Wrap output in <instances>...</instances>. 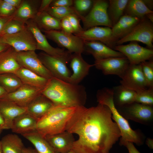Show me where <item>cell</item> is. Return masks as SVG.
<instances>
[{
	"label": "cell",
	"instance_id": "cell-35",
	"mask_svg": "<svg viewBox=\"0 0 153 153\" xmlns=\"http://www.w3.org/2000/svg\"><path fill=\"white\" fill-rule=\"evenodd\" d=\"M56 19L61 21L69 15L75 14L80 17V15L73 6L70 7L50 6L46 11Z\"/></svg>",
	"mask_w": 153,
	"mask_h": 153
},
{
	"label": "cell",
	"instance_id": "cell-18",
	"mask_svg": "<svg viewBox=\"0 0 153 153\" xmlns=\"http://www.w3.org/2000/svg\"><path fill=\"white\" fill-rule=\"evenodd\" d=\"M70 65L72 71L69 82L78 84L88 74L90 68L94 64H90L83 59L81 54H72L70 61Z\"/></svg>",
	"mask_w": 153,
	"mask_h": 153
},
{
	"label": "cell",
	"instance_id": "cell-14",
	"mask_svg": "<svg viewBox=\"0 0 153 153\" xmlns=\"http://www.w3.org/2000/svg\"><path fill=\"white\" fill-rule=\"evenodd\" d=\"M120 78V84L136 92L148 88L140 63L129 64Z\"/></svg>",
	"mask_w": 153,
	"mask_h": 153
},
{
	"label": "cell",
	"instance_id": "cell-37",
	"mask_svg": "<svg viewBox=\"0 0 153 153\" xmlns=\"http://www.w3.org/2000/svg\"><path fill=\"white\" fill-rule=\"evenodd\" d=\"M135 102L143 105L152 106L153 87H150L136 92Z\"/></svg>",
	"mask_w": 153,
	"mask_h": 153
},
{
	"label": "cell",
	"instance_id": "cell-9",
	"mask_svg": "<svg viewBox=\"0 0 153 153\" xmlns=\"http://www.w3.org/2000/svg\"><path fill=\"white\" fill-rule=\"evenodd\" d=\"M47 38L62 48H66L72 53L82 54L84 52V41L72 34L67 33L62 30L44 32Z\"/></svg>",
	"mask_w": 153,
	"mask_h": 153
},
{
	"label": "cell",
	"instance_id": "cell-19",
	"mask_svg": "<svg viewBox=\"0 0 153 153\" xmlns=\"http://www.w3.org/2000/svg\"><path fill=\"white\" fill-rule=\"evenodd\" d=\"M84 52L92 55L95 60L112 57H125L100 42L84 41Z\"/></svg>",
	"mask_w": 153,
	"mask_h": 153
},
{
	"label": "cell",
	"instance_id": "cell-31",
	"mask_svg": "<svg viewBox=\"0 0 153 153\" xmlns=\"http://www.w3.org/2000/svg\"><path fill=\"white\" fill-rule=\"evenodd\" d=\"M22 135L33 144L38 153H56L45 138L36 131Z\"/></svg>",
	"mask_w": 153,
	"mask_h": 153
},
{
	"label": "cell",
	"instance_id": "cell-33",
	"mask_svg": "<svg viewBox=\"0 0 153 153\" xmlns=\"http://www.w3.org/2000/svg\"><path fill=\"white\" fill-rule=\"evenodd\" d=\"M128 0H109L108 13L113 26L124 15Z\"/></svg>",
	"mask_w": 153,
	"mask_h": 153
},
{
	"label": "cell",
	"instance_id": "cell-41",
	"mask_svg": "<svg viewBox=\"0 0 153 153\" xmlns=\"http://www.w3.org/2000/svg\"><path fill=\"white\" fill-rule=\"evenodd\" d=\"M72 27L73 34L76 35L83 31V29L80 24V19L79 16L76 14H71L67 17Z\"/></svg>",
	"mask_w": 153,
	"mask_h": 153
},
{
	"label": "cell",
	"instance_id": "cell-55",
	"mask_svg": "<svg viewBox=\"0 0 153 153\" xmlns=\"http://www.w3.org/2000/svg\"><path fill=\"white\" fill-rule=\"evenodd\" d=\"M67 153H75L74 151L72 149Z\"/></svg>",
	"mask_w": 153,
	"mask_h": 153
},
{
	"label": "cell",
	"instance_id": "cell-54",
	"mask_svg": "<svg viewBox=\"0 0 153 153\" xmlns=\"http://www.w3.org/2000/svg\"><path fill=\"white\" fill-rule=\"evenodd\" d=\"M145 16L150 22H153V12L147 14Z\"/></svg>",
	"mask_w": 153,
	"mask_h": 153
},
{
	"label": "cell",
	"instance_id": "cell-3",
	"mask_svg": "<svg viewBox=\"0 0 153 153\" xmlns=\"http://www.w3.org/2000/svg\"><path fill=\"white\" fill-rule=\"evenodd\" d=\"M96 98L98 103L107 106L112 114V118L116 123L121 134L120 145H124L127 142L134 143L137 145L143 144L144 139L143 135L138 131L133 130L128 121L119 112L113 100V89L104 88L98 90Z\"/></svg>",
	"mask_w": 153,
	"mask_h": 153
},
{
	"label": "cell",
	"instance_id": "cell-23",
	"mask_svg": "<svg viewBox=\"0 0 153 153\" xmlns=\"http://www.w3.org/2000/svg\"><path fill=\"white\" fill-rule=\"evenodd\" d=\"M140 20L137 17L124 15L111 28L112 35L116 42L128 34Z\"/></svg>",
	"mask_w": 153,
	"mask_h": 153
},
{
	"label": "cell",
	"instance_id": "cell-46",
	"mask_svg": "<svg viewBox=\"0 0 153 153\" xmlns=\"http://www.w3.org/2000/svg\"><path fill=\"white\" fill-rule=\"evenodd\" d=\"M13 18V16L8 17H3L0 16V33L6 24Z\"/></svg>",
	"mask_w": 153,
	"mask_h": 153
},
{
	"label": "cell",
	"instance_id": "cell-53",
	"mask_svg": "<svg viewBox=\"0 0 153 153\" xmlns=\"http://www.w3.org/2000/svg\"><path fill=\"white\" fill-rule=\"evenodd\" d=\"M7 94V92L0 85V99L3 97Z\"/></svg>",
	"mask_w": 153,
	"mask_h": 153
},
{
	"label": "cell",
	"instance_id": "cell-52",
	"mask_svg": "<svg viewBox=\"0 0 153 153\" xmlns=\"http://www.w3.org/2000/svg\"><path fill=\"white\" fill-rule=\"evenodd\" d=\"M146 143L151 149H153V140L150 138H147L146 141Z\"/></svg>",
	"mask_w": 153,
	"mask_h": 153
},
{
	"label": "cell",
	"instance_id": "cell-10",
	"mask_svg": "<svg viewBox=\"0 0 153 153\" xmlns=\"http://www.w3.org/2000/svg\"><path fill=\"white\" fill-rule=\"evenodd\" d=\"M114 50L122 54L131 64H138L152 59L153 49L143 47L136 42L115 46Z\"/></svg>",
	"mask_w": 153,
	"mask_h": 153
},
{
	"label": "cell",
	"instance_id": "cell-29",
	"mask_svg": "<svg viewBox=\"0 0 153 153\" xmlns=\"http://www.w3.org/2000/svg\"><path fill=\"white\" fill-rule=\"evenodd\" d=\"M115 105L122 106L135 102L136 92L120 84L113 88Z\"/></svg>",
	"mask_w": 153,
	"mask_h": 153
},
{
	"label": "cell",
	"instance_id": "cell-49",
	"mask_svg": "<svg viewBox=\"0 0 153 153\" xmlns=\"http://www.w3.org/2000/svg\"><path fill=\"white\" fill-rule=\"evenodd\" d=\"M10 47L8 45L4 43L2 40V37H0V53L7 49Z\"/></svg>",
	"mask_w": 153,
	"mask_h": 153
},
{
	"label": "cell",
	"instance_id": "cell-28",
	"mask_svg": "<svg viewBox=\"0 0 153 153\" xmlns=\"http://www.w3.org/2000/svg\"><path fill=\"white\" fill-rule=\"evenodd\" d=\"M33 20L41 31L61 30L60 21L46 11L37 13Z\"/></svg>",
	"mask_w": 153,
	"mask_h": 153
},
{
	"label": "cell",
	"instance_id": "cell-56",
	"mask_svg": "<svg viewBox=\"0 0 153 153\" xmlns=\"http://www.w3.org/2000/svg\"><path fill=\"white\" fill-rule=\"evenodd\" d=\"M0 153H3L2 149H1V144L0 142Z\"/></svg>",
	"mask_w": 153,
	"mask_h": 153
},
{
	"label": "cell",
	"instance_id": "cell-22",
	"mask_svg": "<svg viewBox=\"0 0 153 153\" xmlns=\"http://www.w3.org/2000/svg\"><path fill=\"white\" fill-rule=\"evenodd\" d=\"M54 105L41 93L36 96L26 107L27 112L38 120L43 116Z\"/></svg>",
	"mask_w": 153,
	"mask_h": 153
},
{
	"label": "cell",
	"instance_id": "cell-27",
	"mask_svg": "<svg viewBox=\"0 0 153 153\" xmlns=\"http://www.w3.org/2000/svg\"><path fill=\"white\" fill-rule=\"evenodd\" d=\"M14 73L19 77L23 84L43 89L49 80L22 67Z\"/></svg>",
	"mask_w": 153,
	"mask_h": 153
},
{
	"label": "cell",
	"instance_id": "cell-24",
	"mask_svg": "<svg viewBox=\"0 0 153 153\" xmlns=\"http://www.w3.org/2000/svg\"><path fill=\"white\" fill-rule=\"evenodd\" d=\"M27 112L26 107H20L9 100L0 99V112L10 129L13 120L19 115Z\"/></svg>",
	"mask_w": 153,
	"mask_h": 153
},
{
	"label": "cell",
	"instance_id": "cell-38",
	"mask_svg": "<svg viewBox=\"0 0 153 153\" xmlns=\"http://www.w3.org/2000/svg\"><path fill=\"white\" fill-rule=\"evenodd\" d=\"M142 71L148 88L153 87V61L152 59L140 63Z\"/></svg>",
	"mask_w": 153,
	"mask_h": 153
},
{
	"label": "cell",
	"instance_id": "cell-51",
	"mask_svg": "<svg viewBox=\"0 0 153 153\" xmlns=\"http://www.w3.org/2000/svg\"><path fill=\"white\" fill-rule=\"evenodd\" d=\"M144 3L150 10H152L153 9V1L152 0H142Z\"/></svg>",
	"mask_w": 153,
	"mask_h": 153
},
{
	"label": "cell",
	"instance_id": "cell-47",
	"mask_svg": "<svg viewBox=\"0 0 153 153\" xmlns=\"http://www.w3.org/2000/svg\"><path fill=\"white\" fill-rule=\"evenodd\" d=\"M22 0H5L11 6L16 9L20 5Z\"/></svg>",
	"mask_w": 153,
	"mask_h": 153
},
{
	"label": "cell",
	"instance_id": "cell-40",
	"mask_svg": "<svg viewBox=\"0 0 153 153\" xmlns=\"http://www.w3.org/2000/svg\"><path fill=\"white\" fill-rule=\"evenodd\" d=\"M16 9L5 0H0V16L8 17L14 16Z\"/></svg>",
	"mask_w": 153,
	"mask_h": 153
},
{
	"label": "cell",
	"instance_id": "cell-34",
	"mask_svg": "<svg viewBox=\"0 0 153 153\" xmlns=\"http://www.w3.org/2000/svg\"><path fill=\"white\" fill-rule=\"evenodd\" d=\"M23 84L20 79L14 73L0 74V85L8 93L14 92Z\"/></svg>",
	"mask_w": 153,
	"mask_h": 153
},
{
	"label": "cell",
	"instance_id": "cell-17",
	"mask_svg": "<svg viewBox=\"0 0 153 153\" xmlns=\"http://www.w3.org/2000/svg\"><path fill=\"white\" fill-rule=\"evenodd\" d=\"M43 89L23 84L17 90L8 93L1 99L9 100L20 107L26 108L36 96L41 93Z\"/></svg>",
	"mask_w": 153,
	"mask_h": 153
},
{
	"label": "cell",
	"instance_id": "cell-30",
	"mask_svg": "<svg viewBox=\"0 0 153 153\" xmlns=\"http://www.w3.org/2000/svg\"><path fill=\"white\" fill-rule=\"evenodd\" d=\"M0 142L3 153H22L24 147L22 139L15 134L5 135Z\"/></svg>",
	"mask_w": 153,
	"mask_h": 153
},
{
	"label": "cell",
	"instance_id": "cell-36",
	"mask_svg": "<svg viewBox=\"0 0 153 153\" xmlns=\"http://www.w3.org/2000/svg\"><path fill=\"white\" fill-rule=\"evenodd\" d=\"M26 27L25 22L13 18L5 25L0 33V37L16 33L23 30Z\"/></svg>",
	"mask_w": 153,
	"mask_h": 153
},
{
	"label": "cell",
	"instance_id": "cell-44",
	"mask_svg": "<svg viewBox=\"0 0 153 153\" xmlns=\"http://www.w3.org/2000/svg\"><path fill=\"white\" fill-rule=\"evenodd\" d=\"M53 0H42L41 1L38 13L46 11L50 7Z\"/></svg>",
	"mask_w": 153,
	"mask_h": 153
},
{
	"label": "cell",
	"instance_id": "cell-26",
	"mask_svg": "<svg viewBox=\"0 0 153 153\" xmlns=\"http://www.w3.org/2000/svg\"><path fill=\"white\" fill-rule=\"evenodd\" d=\"M17 53L10 46L0 53V74L14 73L21 67L17 60Z\"/></svg>",
	"mask_w": 153,
	"mask_h": 153
},
{
	"label": "cell",
	"instance_id": "cell-4",
	"mask_svg": "<svg viewBox=\"0 0 153 153\" xmlns=\"http://www.w3.org/2000/svg\"><path fill=\"white\" fill-rule=\"evenodd\" d=\"M79 107L54 105L38 120L36 131L44 137L65 131L68 121Z\"/></svg>",
	"mask_w": 153,
	"mask_h": 153
},
{
	"label": "cell",
	"instance_id": "cell-2",
	"mask_svg": "<svg viewBox=\"0 0 153 153\" xmlns=\"http://www.w3.org/2000/svg\"><path fill=\"white\" fill-rule=\"evenodd\" d=\"M41 93L54 105L65 107L84 106L87 99L85 87L54 77L48 80Z\"/></svg>",
	"mask_w": 153,
	"mask_h": 153
},
{
	"label": "cell",
	"instance_id": "cell-20",
	"mask_svg": "<svg viewBox=\"0 0 153 153\" xmlns=\"http://www.w3.org/2000/svg\"><path fill=\"white\" fill-rule=\"evenodd\" d=\"M44 137L56 153H67L75 141L73 134L66 131Z\"/></svg>",
	"mask_w": 153,
	"mask_h": 153
},
{
	"label": "cell",
	"instance_id": "cell-39",
	"mask_svg": "<svg viewBox=\"0 0 153 153\" xmlns=\"http://www.w3.org/2000/svg\"><path fill=\"white\" fill-rule=\"evenodd\" d=\"M93 1L94 0H73V6L80 16H83L84 14L88 13L90 10Z\"/></svg>",
	"mask_w": 153,
	"mask_h": 153
},
{
	"label": "cell",
	"instance_id": "cell-57",
	"mask_svg": "<svg viewBox=\"0 0 153 153\" xmlns=\"http://www.w3.org/2000/svg\"><path fill=\"white\" fill-rule=\"evenodd\" d=\"M2 130H3V129L0 128V134H1Z\"/></svg>",
	"mask_w": 153,
	"mask_h": 153
},
{
	"label": "cell",
	"instance_id": "cell-11",
	"mask_svg": "<svg viewBox=\"0 0 153 153\" xmlns=\"http://www.w3.org/2000/svg\"><path fill=\"white\" fill-rule=\"evenodd\" d=\"M0 37L4 43L17 52L37 50L35 40L27 26L23 30L16 33Z\"/></svg>",
	"mask_w": 153,
	"mask_h": 153
},
{
	"label": "cell",
	"instance_id": "cell-5",
	"mask_svg": "<svg viewBox=\"0 0 153 153\" xmlns=\"http://www.w3.org/2000/svg\"><path fill=\"white\" fill-rule=\"evenodd\" d=\"M109 4V1L107 0H94L92 7L89 12L84 16L80 17L83 23L84 30L99 26L112 27L108 13Z\"/></svg>",
	"mask_w": 153,
	"mask_h": 153
},
{
	"label": "cell",
	"instance_id": "cell-21",
	"mask_svg": "<svg viewBox=\"0 0 153 153\" xmlns=\"http://www.w3.org/2000/svg\"><path fill=\"white\" fill-rule=\"evenodd\" d=\"M38 120L26 112L14 118L10 129L14 133L21 135L36 130Z\"/></svg>",
	"mask_w": 153,
	"mask_h": 153
},
{
	"label": "cell",
	"instance_id": "cell-25",
	"mask_svg": "<svg viewBox=\"0 0 153 153\" xmlns=\"http://www.w3.org/2000/svg\"><path fill=\"white\" fill-rule=\"evenodd\" d=\"M41 1L22 0L16 9L14 18L25 22L33 19L38 12Z\"/></svg>",
	"mask_w": 153,
	"mask_h": 153
},
{
	"label": "cell",
	"instance_id": "cell-13",
	"mask_svg": "<svg viewBox=\"0 0 153 153\" xmlns=\"http://www.w3.org/2000/svg\"><path fill=\"white\" fill-rule=\"evenodd\" d=\"M37 55L42 63L54 77L69 82L71 74L67 66L68 62L65 60L50 55L43 52L39 53Z\"/></svg>",
	"mask_w": 153,
	"mask_h": 153
},
{
	"label": "cell",
	"instance_id": "cell-6",
	"mask_svg": "<svg viewBox=\"0 0 153 153\" xmlns=\"http://www.w3.org/2000/svg\"><path fill=\"white\" fill-rule=\"evenodd\" d=\"M153 25L145 16L125 37L116 42V45L122 44L128 42H139L146 44L148 48L152 49Z\"/></svg>",
	"mask_w": 153,
	"mask_h": 153
},
{
	"label": "cell",
	"instance_id": "cell-1",
	"mask_svg": "<svg viewBox=\"0 0 153 153\" xmlns=\"http://www.w3.org/2000/svg\"><path fill=\"white\" fill-rule=\"evenodd\" d=\"M112 120L111 112L105 105L79 107L66 128V131L79 137L72 149L75 153H109L121 137L119 128Z\"/></svg>",
	"mask_w": 153,
	"mask_h": 153
},
{
	"label": "cell",
	"instance_id": "cell-7",
	"mask_svg": "<svg viewBox=\"0 0 153 153\" xmlns=\"http://www.w3.org/2000/svg\"><path fill=\"white\" fill-rule=\"evenodd\" d=\"M25 22L27 27L31 32L35 40L37 50H42L50 55L64 59L68 62L70 61L72 55L71 53L64 48H55L51 46L45 35L33 19Z\"/></svg>",
	"mask_w": 153,
	"mask_h": 153
},
{
	"label": "cell",
	"instance_id": "cell-48",
	"mask_svg": "<svg viewBox=\"0 0 153 153\" xmlns=\"http://www.w3.org/2000/svg\"><path fill=\"white\" fill-rule=\"evenodd\" d=\"M0 128L3 129H9L6 122L0 112Z\"/></svg>",
	"mask_w": 153,
	"mask_h": 153
},
{
	"label": "cell",
	"instance_id": "cell-16",
	"mask_svg": "<svg viewBox=\"0 0 153 153\" xmlns=\"http://www.w3.org/2000/svg\"><path fill=\"white\" fill-rule=\"evenodd\" d=\"M75 35L84 41L100 42L113 50L116 46L111 28L109 27H94Z\"/></svg>",
	"mask_w": 153,
	"mask_h": 153
},
{
	"label": "cell",
	"instance_id": "cell-45",
	"mask_svg": "<svg viewBox=\"0 0 153 153\" xmlns=\"http://www.w3.org/2000/svg\"><path fill=\"white\" fill-rule=\"evenodd\" d=\"M124 146L128 149L129 153H141L137 149L132 143L127 142Z\"/></svg>",
	"mask_w": 153,
	"mask_h": 153
},
{
	"label": "cell",
	"instance_id": "cell-8",
	"mask_svg": "<svg viewBox=\"0 0 153 153\" xmlns=\"http://www.w3.org/2000/svg\"><path fill=\"white\" fill-rule=\"evenodd\" d=\"M117 109L126 119L145 125L149 124L152 122V106L135 102L130 104L118 107V109Z\"/></svg>",
	"mask_w": 153,
	"mask_h": 153
},
{
	"label": "cell",
	"instance_id": "cell-42",
	"mask_svg": "<svg viewBox=\"0 0 153 153\" xmlns=\"http://www.w3.org/2000/svg\"><path fill=\"white\" fill-rule=\"evenodd\" d=\"M60 24L62 30L67 33L73 34L72 27L67 17L61 20Z\"/></svg>",
	"mask_w": 153,
	"mask_h": 153
},
{
	"label": "cell",
	"instance_id": "cell-50",
	"mask_svg": "<svg viewBox=\"0 0 153 153\" xmlns=\"http://www.w3.org/2000/svg\"><path fill=\"white\" fill-rule=\"evenodd\" d=\"M22 153H38L35 149L31 147H24L23 149Z\"/></svg>",
	"mask_w": 153,
	"mask_h": 153
},
{
	"label": "cell",
	"instance_id": "cell-12",
	"mask_svg": "<svg viewBox=\"0 0 153 153\" xmlns=\"http://www.w3.org/2000/svg\"><path fill=\"white\" fill-rule=\"evenodd\" d=\"M17 61L21 66L49 80L54 77L39 58L35 51L17 52Z\"/></svg>",
	"mask_w": 153,
	"mask_h": 153
},
{
	"label": "cell",
	"instance_id": "cell-15",
	"mask_svg": "<svg viewBox=\"0 0 153 153\" xmlns=\"http://www.w3.org/2000/svg\"><path fill=\"white\" fill-rule=\"evenodd\" d=\"M129 64L127 58L124 57H112L95 60L94 64L104 75H115L120 77Z\"/></svg>",
	"mask_w": 153,
	"mask_h": 153
},
{
	"label": "cell",
	"instance_id": "cell-32",
	"mask_svg": "<svg viewBox=\"0 0 153 153\" xmlns=\"http://www.w3.org/2000/svg\"><path fill=\"white\" fill-rule=\"evenodd\" d=\"M153 11L148 9L142 0H128L124 15L141 19Z\"/></svg>",
	"mask_w": 153,
	"mask_h": 153
},
{
	"label": "cell",
	"instance_id": "cell-43",
	"mask_svg": "<svg viewBox=\"0 0 153 153\" xmlns=\"http://www.w3.org/2000/svg\"><path fill=\"white\" fill-rule=\"evenodd\" d=\"M73 0H53L50 6L51 7H70L73 6Z\"/></svg>",
	"mask_w": 153,
	"mask_h": 153
}]
</instances>
